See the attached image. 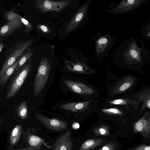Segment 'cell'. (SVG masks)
<instances>
[{
    "mask_svg": "<svg viewBox=\"0 0 150 150\" xmlns=\"http://www.w3.org/2000/svg\"><path fill=\"white\" fill-rule=\"evenodd\" d=\"M112 54L114 59L125 61L129 64L143 62L149 55L144 45L139 47L133 38L124 41Z\"/></svg>",
    "mask_w": 150,
    "mask_h": 150,
    "instance_id": "obj_1",
    "label": "cell"
},
{
    "mask_svg": "<svg viewBox=\"0 0 150 150\" xmlns=\"http://www.w3.org/2000/svg\"><path fill=\"white\" fill-rule=\"evenodd\" d=\"M52 62L45 56L41 57L34 85V95H38L44 89L48 79Z\"/></svg>",
    "mask_w": 150,
    "mask_h": 150,
    "instance_id": "obj_2",
    "label": "cell"
},
{
    "mask_svg": "<svg viewBox=\"0 0 150 150\" xmlns=\"http://www.w3.org/2000/svg\"><path fill=\"white\" fill-rule=\"evenodd\" d=\"M31 63H28L22 67L16 73L6 94V98L9 99L16 96L29 74Z\"/></svg>",
    "mask_w": 150,
    "mask_h": 150,
    "instance_id": "obj_3",
    "label": "cell"
},
{
    "mask_svg": "<svg viewBox=\"0 0 150 150\" xmlns=\"http://www.w3.org/2000/svg\"><path fill=\"white\" fill-rule=\"evenodd\" d=\"M149 0H123L115 4L111 9L108 8L106 12L113 15L123 14L138 9Z\"/></svg>",
    "mask_w": 150,
    "mask_h": 150,
    "instance_id": "obj_4",
    "label": "cell"
},
{
    "mask_svg": "<svg viewBox=\"0 0 150 150\" xmlns=\"http://www.w3.org/2000/svg\"><path fill=\"white\" fill-rule=\"evenodd\" d=\"M71 2L70 0H37L35 1V4L36 8L41 13L58 12L68 6Z\"/></svg>",
    "mask_w": 150,
    "mask_h": 150,
    "instance_id": "obj_5",
    "label": "cell"
},
{
    "mask_svg": "<svg viewBox=\"0 0 150 150\" xmlns=\"http://www.w3.org/2000/svg\"><path fill=\"white\" fill-rule=\"evenodd\" d=\"M33 40H29L18 45L16 49L6 59L0 71V76L11 67L32 44Z\"/></svg>",
    "mask_w": 150,
    "mask_h": 150,
    "instance_id": "obj_6",
    "label": "cell"
},
{
    "mask_svg": "<svg viewBox=\"0 0 150 150\" xmlns=\"http://www.w3.org/2000/svg\"><path fill=\"white\" fill-rule=\"evenodd\" d=\"M115 38L110 35L102 36L96 40L95 54L98 58L106 57L115 44Z\"/></svg>",
    "mask_w": 150,
    "mask_h": 150,
    "instance_id": "obj_7",
    "label": "cell"
},
{
    "mask_svg": "<svg viewBox=\"0 0 150 150\" xmlns=\"http://www.w3.org/2000/svg\"><path fill=\"white\" fill-rule=\"evenodd\" d=\"M92 1V0L86 1L80 7L67 26L65 31V34L73 31L79 26L85 18Z\"/></svg>",
    "mask_w": 150,
    "mask_h": 150,
    "instance_id": "obj_8",
    "label": "cell"
},
{
    "mask_svg": "<svg viewBox=\"0 0 150 150\" xmlns=\"http://www.w3.org/2000/svg\"><path fill=\"white\" fill-rule=\"evenodd\" d=\"M38 119L49 129L55 131L66 129L68 127L65 122L56 118L50 119L40 113L35 115Z\"/></svg>",
    "mask_w": 150,
    "mask_h": 150,
    "instance_id": "obj_9",
    "label": "cell"
},
{
    "mask_svg": "<svg viewBox=\"0 0 150 150\" xmlns=\"http://www.w3.org/2000/svg\"><path fill=\"white\" fill-rule=\"evenodd\" d=\"M133 131L135 133H141L144 138H150V115L149 112L145 113L142 117L134 123Z\"/></svg>",
    "mask_w": 150,
    "mask_h": 150,
    "instance_id": "obj_10",
    "label": "cell"
},
{
    "mask_svg": "<svg viewBox=\"0 0 150 150\" xmlns=\"http://www.w3.org/2000/svg\"><path fill=\"white\" fill-rule=\"evenodd\" d=\"M64 82L71 91L75 93L87 95H91L94 93V90L92 88L82 82L67 79L65 80Z\"/></svg>",
    "mask_w": 150,
    "mask_h": 150,
    "instance_id": "obj_11",
    "label": "cell"
},
{
    "mask_svg": "<svg viewBox=\"0 0 150 150\" xmlns=\"http://www.w3.org/2000/svg\"><path fill=\"white\" fill-rule=\"evenodd\" d=\"M72 143L70 130L59 137L53 144L52 150H72Z\"/></svg>",
    "mask_w": 150,
    "mask_h": 150,
    "instance_id": "obj_12",
    "label": "cell"
},
{
    "mask_svg": "<svg viewBox=\"0 0 150 150\" xmlns=\"http://www.w3.org/2000/svg\"><path fill=\"white\" fill-rule=\"evenodd\" d=\"M24 25L19 20H13L5 24L0 30V38H6L22 28Z\"/></svg>",
    "mask_w": 150,
    "mask_h": 150,
    "instance_id": "obj_13",
    "label": "cell"
},
{
    "mask_svg": "<svg viewBox=\"0 0 150 150\" xmlns=\"http://www.w3.org/2000/svg\"><path fill=\"white\" fill-rule=\"evenodd\" d=\"M134 77L129 76L122 79L112 89V95L120 94L124 92L131 88L135 82Z\"/></svg>",
    "mask_w": 150,
    "mask_h": 150,
    "instance_id": "obj_14",
    "label": "cell"
},
{
    "mask_svg": "<svg viewBox=\"0 0 150 150\" xmlns=\"http://www.w3.org/2000/svg\"><path fill=\"white\" fill-rule=\"evenodd\" d=\"M67 68L69 71L84 74H91L93 71L91 69L84 63H74L70 61L65 60Z\"/></svg>",
    "mask_w": 150,
    "mask_h": 150,
    "instance_id": "obj_15",
    "label": "cell"
},
{
    "mask_svg": "<svg viewBox=\"0 0 150 150\" xmlns=\"http://www.w3.org/2000/svg\"><path fill=\"white\" fill-rule=\"evenodd\" d=\"M92 100L80 102H71L62 104L61 108L64 110L74 112H81L84 111L89 107Z\"/></svg>",
    "mask_w": 150,
    "mask_h": 150,
    "instance_id": "obj_16",
    "label": "cell"
},
{
    "mask_svg": "<svg viewBox=\"0 0 150 150\" xmlns=\"http://www.w3.org/2000/svg\"><path fill=\"white\" fill-rule=\"evenodd\" d=\"M105 140L102 138L90 139L85 141L78 150H90L103 144Z\"/></svg>",
    "mask_w": 150,
    "mask_h": 150,
    "instance_id": "obj_17",
    "label": "cell"
},
{
    "mask_svg": "<svg viewBox=\"0 0 150 150\" xmlns=\"http://www.w3.org/2000/svg\"><path fill=\"white\" fill-rule=\"evenodd\" d=\"M21 56L19 57L3 74L0 76V88H2L5 85L8 80L15 71V70L19 63Z\"/></svg>",
    "mask_w": 150,
    "mask_h": 150,
    "instance_id": "obj_18",
    "label": "cell"
},
{
    "mask_svg": "<svg viewBox=\"0 0 150 150\" xmlns=\"http://www.w3.org/2000/svg\"><path fill=\"white\" fill-rule=\"evenodd\" d=\"M108 103L114 105H125L129 107V105H132L135 107H137V103L135 100L128 98H119L109 101Z\"/></svg>",
    "mask_w": 150,
    "mask_h": 150,
    "instance_id": "obj_19",
    "label": "cell"
},
{
    "mask_svg": "<svg viewBox=\"0 0 150 150\" xmlns=\"http://www.w3.org/2000/svg\"><path fill=\"white\" fill-rule=\"evenodd\" d=\"M34 54V51L31 49H28L27 52L21 56L19 63L16 67L15 72L17 71L27 62Z\"/></svg>",
    "mask_w": 150,
    "mask_h": 150,
    "instance_id": "obj_20",
    "label": "cell"
},
{
    "mask_svg": "<svg viewBox=\"0 0 150 150\" xmlns=\"http://www.w3.org/2000/svg\"><path fill=\"white\" fill-rule=\"evenodd\" d=\"M108 126L100 125L96 126L93 130V132L96 135L101 136H106L110 134Z\"/></svg>",
    "mask_w": 150,
    "mask_h": 150,
    "instance_id": "obj_21",
    "label": "cell"
},
{
    "mask_svg": "<svg viewBox=\"0 0 150 150\" xmlns=\"http://www.w3.org/2000/svg\"><path fill=\"white\" fill-rule=\"evenodd\" d=\"M17 112L18 116L23 119H26L28 116V110L26 102L22 101L18 106Z\"/></svg>",
    "mask_w": 150,
    "mask_h": 150,
    "instance_id": "obj_22",
    "label": "cell"
},
{
    "mask_svg": "<svg viewBox=\"0 0 150 150\" xmlns=\"http://www.w3.org/2000/svg\"><path fill=\"white\" fill-rule=\"evenodd\" d=\"M44 142L43 139L35 135H32L30 137L29 143L30 145L34 147H39Z\"/></svg>",
    "mask_w": 150,
    "mask_h": 150,
    "instance_id": "obj_23",
    "label": "cell"
},
{
    "mask_svg": "<svg viewBox=\"0 0 150 150\" xmlns=\"http://www.w3.org/2000/svg\"><path fill=\"white\" fill-rule=\"evenodd\" d=\"M101 111L104 113L111 115H122L123 113L120 109L115 108H110L103 109Z\"/></svg>",
    "mask_w": 150,
    "mask_h": 150,
    "instance_id": "obj_24",
    "label": "cell"
},
{
    "mask_svg": "<svg viewBox=\"0 0 150 150\" xmlns=\"http://www.w3.org/2000/svg\"><path fill=\"white\" fill-rule=\"evenodd\" d=\"M117 148V143L113 141L108 143L99 150H116Z\"/></svg>",
    "mask_w": 150,
    "mask_h": 150,
    "instance_id": "obj_25",
    "label": "cell"
},
{
    "mask_svg": "<svg viewBox=\"0 0 150 150\" xmlns=\"http://www.w3.org/2000/svg\"><path fill=\"white\" fill-rule=\"evenodd\" d=\"M20 19L25 26V32L26 33L28 34L29 32L33 29V26L32 24L25 18L22 17L21 16H20Z\"/></svg>",
    "mask_w": 150,
    "mask_h": 150,
    "instance_id": "obj_26",
    "label": "cell"
},
{
    "mask_svg": "<svg viewBox=\"0 0 150 150\" xmlns=\"http://www.w3.org/2000/svg\"><path fill=\"white\" fill-rule=\"evenodd\" d=\"M139 99H140V100H144L142 107L140 111V113L145 108L147 107L149 109H150V93L148 94L145 98H140Z\"/></svg>",
    "mask_w": 150,
    "mask_h": 150,
    "instance_id": "obj_27",
    "label": "cell"
},
{
    "mask_svg": "<svg viewBox=\"0 0 150 150\" xmlns=\"http://www.w3.org/2000/svg\"><path fill=\"white\" fill-rule=\"evenodd\" d=\"M37 28L43 33L49 34L51 33L52 30L50 28L45 25L38 24L36 25Z\"/></svg>",
    "mask_w": 150,
    "mask_h": 150,
    "instance_id": "obj_28",
    "label": "cell"
},
{
    "mask_svg": "<svg viewBox=\"0 0 150 150\" xmlns=\"http://www.w3.org/2000/svg\"><path fill=\"white\" fill-rule=\"evenodd\" d=\"M20 15L13 13L12 11H10L6 15V17L7 19L9 21L13 20H19L20 19Z\"/></svg>",
    "mask_w": 150,
    "mask_h": 150,
    "instance_id": "obj_29",
    "label": "cell"
},
{
    "mask_svg": "<svg viewBox=\"0 0 150 150\" xmlns=\"http://www.w3.org/2000/svg\"><path fill=\"white\" fill-rule=\"evenodd\" d=\"M132 150H150V146L142 144L135 147Z\"/></svg>",
    "mask_w": 150,
    "mask_h": 150,
    "instance_id": "obj_30",
    "label": "cell"
},
{
    "mask_svg": "<svg viewBox=\"0 0 150 150\" xmlns=\"http://www.w3.org/2000/svg\"><path fill=\"white\" fill-rule=\"evenodd\" d=\"M72 127L74 129L76 130L78 129L80 127V125L78 123L75 122L72 124Z\"/></svg>",
    "mask_w": 150,
    "mask_h": 150,
    "instance_id": "obj_31",
    "label": "cell"
},
{
    "mask_svg": "<svg viewBox=\"0 0 150 150\" xmlns=\"http://www.w3.org/2000/svg\"><path fill=\"white\" fill-rule=\"evenodd\" d=\"M18 129L16 127L15 128L13 131L12 132V135L13 136H16L18 135Z\"/></svg>",
    "mask_w": 150,
    "mask_h": 150,
    "instance_id": "obj_32",
    "label": "cell"
},
{
    "mask_svg": "<svg viewBox=\"0 0 150 150\" xmlns=\"http://www.w3.org/2000/svg\"><path fill=\"white\" fill-rule=\"evenodd\" d=\"M4 47V45L3 43L0 44V53Z\"/></svg>",
    "mask_w": 150,
    "mask_h": 150,
    "instance_id": "obj_33",
    "label": "cell"
},
{
    "mask_svg": "<svg viewBox=\"0 0 150 150\" xmlns=\"http://www.w3.org/2000/svg\"><path fill=\"white\" fill-rule=\"evenodd\" d=\"M0 120H1V119L0 118Z\"/></svg>",
    "mask_w": 150,
    "mask_h": 150,
    "instance_id": "obj_34",
    "label": "cell"
}]
</instances>
